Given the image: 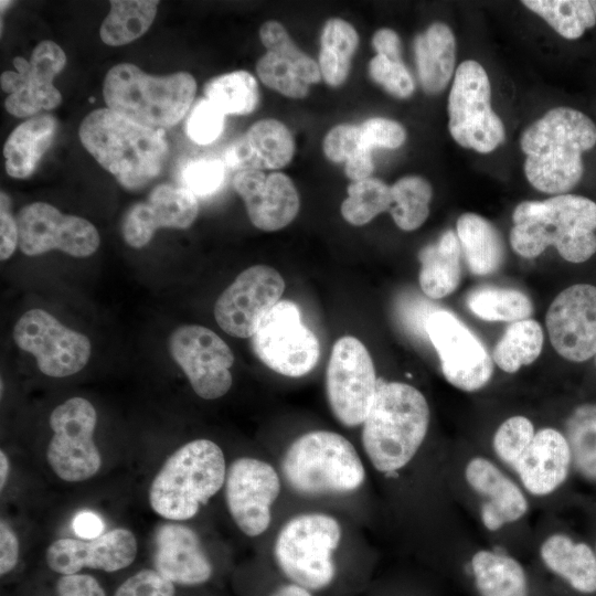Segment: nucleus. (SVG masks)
Masks as SVG:
<instances>
[{
	"instance_id": "obj_23",
	"label": "nucleus",
	"mask_w": 596,
	"mask_h": 596,
	"mask_svg": "<svg viewBox=\"0 0 596 596\" xmlns=\"http://www.w3.org/2000/svg\"><path fill=\"white\" fill-rule=\"evenodd\" d=\"M545 324L554 350L572 362L596 355V286L576 284L550 305Z\"/></svg>"
},
{
	"instance_id": "obj_7",
	"label": "nucleus",
	"mask_w": 596,
	"mask_h": 596,
	"mask_svg": "<svg viewBox=\"0 0 596 596\" xmlns=\"http://www.w3.org/2000/svg\"><path fill=\"white\" fill-rule=\"evenodd\" d=\"M225 458L210 439H195L173 453L152 480L150 505L168 520L193 518L224 485Z\"/></svg>"
},
{
	"instance_id": "obj_52",
	"label": "nucleus",
	"mask_w": 596,
	"mask_h": 596,
	"mask_svg": "<svg viewBox=\"0 0 596 596\" xmlns=\"http://www.w3.org/2000/svg\"><path fill=\"white\" fill-rule=\"evenodd\" d=\"M174 584L156 570H141L127 578L115 596H174Z\"/></svg>"
},
{
	"instance_id": "obj_3",
	"label": "nucleus",
	"mask_w": 596,
	"mask_h": 596,
	"mask_svg": "<svg viewBox=\"0 0 596 596\" xmlns=\"http://www.w3.org/2000/svg\"><path fill=\"white\" fill-rule=\"evenodd\" d=\"M596 143V126L577 109L557 107L531 124L522 134L524 173L536 190L565 194L582 179V153Z\"/></svg>"
},
{
	"instance_id": "obj_47",
	"label": "nucleus",
	"mask_w": 596,
	"mask_h": 596,
	"mask_svg": "<svg viewBox=\"0 0 596 596\" xmlns=\"http://www.w3.org/2000/svg\"><path fill=\"white\" fill-rule=\"evenodd\" d=\"M226 164L222 159L190 160L181 171V181L195 196L215 193L224 182Z\"/></svg>"
},
{
	"instance_id": "obj_25",
	"label": "nucleus",
	"mask_w": 596,
	"mask_h": 596,
	"mask_svg": "<svg viewBox=\"0 0 596 596\" xmlns=\"http://www.w3.org/2000/svg\"><path fill=\"white\" fill-rule=\"evenodd\" d=\"M198 213L196 196L188 189L159 184L146 201L128 209L121 222V234L129 246L141 248L158 228H188Z\"/></svg>"
},
{
	"instance_id": "obj_60",
	"label": "nucleus",
	"mask_w": 596,
	"mask_h": 596,
	"mask_svg": "<svg viewBox=\"0 0 596 596\" xmlns=\"http://www.w3.org/2000/svg\"><path fill=\"white\" fill-rule=\"evenodd\" d=\"M589 542L592 543V545H593V547H594V550L596 552V523H595V529L593 531V538H592V540H589Z\"/></svg>"
},
{
	"instance_id": "obj_1",
	"label": "nucleus",
	"mask_w": 596,
	"mask_h": 596,
	"mask_svg": "<svg viewBox=\"0 0 596 596\" xmlns=\"http://www.w3.org/2000/svg\"><path fill=\"white\" fill-rule=\"evenodd\" d=\"M445 477L456 507L475 521L485 543L518 556L531 552L532 501L515 477L477 447L447 456Z\"/></svg>"
},
{
	"instance_id": "obj_9",
	"label": "nucleus",
	"mask_w": 596,
	"mask_h": 596,
	"mask_svg": "<svg viewBox=\"0 0 596 596\" xmlns=\"http://www.w3.org/2000/svg\"><path fill=\"white\" fill-rule=\"evenodd\" d=\"M339 522L324 513L291 518L279 531L274 546L281 572L295 584L319 590L334 578L333 552L341 540Z\"/></svg>"
},
{
	"instance_id": "obj_30",
	"label": "nucleus",
	"mask_w": 596,
	"mask_h": 596,
	"mask_svg": "<svg viewBox=\"0 0 596 596\" xmlns=\"http://www.w3.org/2000/svg\"><path fill=\"white\" fill-rule=\"evenodd\" d=\"M56 130L57 123L49 114L33 116L14 128L3 147L7 173L15 179L30 177L52 145Z\"/></svg>"
},
{
	"instance_id": "obj_55",
	"label": "nucleus",
	"mask_w": 596,
	"mask_h": 596,
	"mask_svg": "<svg viewBox=\"0 0 596 596\" xmlns=\"http://www.w3.org/2000/svg\"><path fill=\"white\" fill-rule=\"evenodd\" d=\"M19 558V542L11 528L0 523V574L3 576L12 571Z\"/></svg>"
},
{
	"instance_id": "obj_54",
	"label": "nucleus",
	"mask_w": 596,
	"mask_h": 596,
	"mask_svg": "<svg viewBox=\"0 0 596 596\" xmlns=\"http://www.w3.org/2000/svg\"><path fill=\"white\" fill-rule=\"evenodd\" d=\"M56 596H106L99 583L87 574L62 575L56 582Z\"/></svg>"
},
{
	"instance_id": "obj_12",
	"label": "nucleus",
	"mask_w": 596,
	"mask_h": 596,
	"mask_svg": "<svg viewBox=\"0 0 596 596\" xmlns=\"http://www.w3.org/2000/svg\"><path fill=\"white\" fill-rule=\"evenodd\" d=\"M372 358L356 338L336 341L326 374V390L336 418L348 427L363 424L377 392Z\"/></svg>"
},
{
	"instance_id": "obj_29",
	"label": "nucleus",
	"mask_w": 596,
	"mask_h": 596,
	"mask_svg": "<svg viewBox=\"0 0 596 596\" xmlns=\"http://www.w3.org/2000/svg\"><path fill=\"white\" fill-rule=\"evenodd\" d=\"M295 153L290 130L276 119L253 124L224 153L226 167L242 170H276L287 166Z\"/></svg>"
},
{
	"instance_id": "obj_39",
	"label": "nucleus",
	"mask_w": 596,
	"mask_h": 596,
	"mask_svg": "<svg viewBox=\"0 0 596 596\" xmlns=\"http://www.w3.org/2000/svg\"><path fill=\"white\" fill-rule=\"evenodd\" d=\"M538 428L529 416L511 415L499 423L488 445L480 450L512 473L513 468L531 445Z\"/></svg>"
},
{
	"instance_id": "obj_28",
	"label": "nucleus",
	"mask_w": 596,
	"mask_h": 596,
	"mask_svg": "<svg viewBox=\"0 0 596 596\" xmlns=\"http://www.w3.org/2000/svg\"><path fill=\"white\" fill-rule=\"evenodd\" d=\"M155 570L173 584L195 586L212 576V564L189 526L163 523L155 534Z\"/></svg>"
},
{
	"instance_id": "obj_32",
	"label": "nucleus",
	"mask_w": 596,
	"mask_h": 596,
	"mask_svg": "<svg viewBox=\"0 0 596 596\" xmlns=\"http://www.w3.org/2000/svg\"><path fill=\"white\" fill-rule=\"evenodd\" d=\"M460 254L457 234L451 230L444 232L435 243L421 249L418 280L427 297L439 299L456 290L461 275Z\"/></svg>"
},
{
	"instance_id": "obj_56",
	"label": "nucleus",
	"mask_w": 596,
	"mask_h": 596,
	"mask_svg": "<svg viewBox=\"0 0 596 596\" xmlns=\"http://www.w3.org/2000/svg\"><path fill=\"white\" fill-rule=\"evenodd\" d=\"M372 45L377 53L376 55L394 62H402L401 40L395 31L387 28L377 30L372 38Z\"/></svg>"
},
{
	"instance_id": "obj_51",
	"label": "nucleus",
	"mask_w": 596,
	"mask_h": 596,
	"mask_svg": "<svg viewBox=\"0 0 596 596\" xmlns=\"http://www.w3.org/2000/svg\"><path fill=\"white\" fill-rule=\"evenodd\" d=\"M438 309L432 301L414 295L403 296L397 304V313L403 327L421 340H428L426 323L429 316Z\"/></svg>"
},
{
	"instance_id": "obj_22",
	"label": "nucleus",
	"mask_w": 596,
	"mask_h": 596,
	"mask_svg": "<svg viewBox=\"0 0 596 596\" xmlns=\"http://www.w3.org/2000/svg\"><path fill=\"white\" fill-rule=\"evenodd\" d=\"M279 492L278 473L268 462L242 457L231 464L225 479L226 504L246 535L257 536L267 530Z\"/></svg>"
},
{
	"instance_id": "obj_35",
	"label": "nucleus",
	"mask_w": 596,
	"mask_h": 596,
	"mask_svg": "<svg viewBox=\"0 0 596 596\" xmlns=\"http://www.w3.org/2000/svg\"><path fill=\"white\" fill-rule=\"evenodd\" d=\"M358 45L359 35L351 23L339 18L326 22L320 38L319 68L328 85L337 87L345 82Z\"/></svg>"
},
{
	"instance_id": "obj_21",
	"label": "nucleus",
	"mask_w": 596,
	"mask_h": 596,
	"mask_svg": "<svg viewBox=\"0 0 596 596\" xmlns=\"http://www.w3.org/2000/svg\"><path fill=\"white\" fill-rule=\"evenodd\" d=\"M531 553L546 573L573 592L596 595V552L589 540L546 517L534 526Z\"/></svg>"
},
{
	"instance_id": "obj_14",
	"label": "nucleus",
	"mask_w": 596,
	"mask_h": 596,
	"mask_svg": "<svg viewBox=\"0 0 596 596\" xmlns=\"http://www.w3.org/2000/svg\"><path fill=\"white\" fill-rule=\"evenodd\" d=\"M512 475L534 509L545 512L555 509L575 478L571 448L562 428L539 427Z\"/></svg>"
},
{
	"instance_id": "obj_38",
	"label": "nucleus",
	"mask_w": 596,
	"mask_h": 596,
	"mask_svg": "<svg viewBox=\"0 0 596 596\" xmlns=\"http://www.w3.org/2000/svg\"><path fill=\"white\" fill-rule=\"evenodd\" d=\"M326 157L336 163L344 162V171L352 181L370 178L374 170L371 149L361 139L360 127L341 124L331 128L323 139Z\"/></svg>"
},
{
	"instance_id": "obj_8",
	"label": "nucleus",
	"mask_w": 596,
	"mask_h": 596,
	"mask_svg": "<svg viewBox=\"0 0 596 596\" xmlns=\"http://www.w3.org/2000/svg\"><path fill=\"white\" fill-rule=\"evenodd\" d=\"M281 470L288 485L305 496L352 492L365 480L354 446L329 430L309 432L295 439L283 456Z\"/></svg>"
},
{
	"instance_id": "obj_15",
	"label": "nucleus",
	"mask_w": 596,
	"mask_h": 596,
	"mask_svg": "<svg viewBox=\"0 0 596 596\" xmlns=\"http://www.w3.org/2000/svg\"><path fill=\"white\" fill-rule=\"evenodd\" d=\"M426 332L449 384L472 393L489 383L493 365L486 347L453 312L440 308L434 311L427 320Z\"/></svg>"
},
{
	"instance_id": "obj_41",
	"label": "nucleus",
	"mask_w": 596,
	"mask_h": 596,
	"mask_svg": "<svg viewBox=\"0 0 596 596\" xmlns=\"http://www.w3.org/2000/svg\"><path fill=\"white\" fill-rule=\"evenodd\" d=\"M467 306L487 321L514 322L528 319L533 311L530 298L520 290L481 287L469 292Z\"/></svg>"
},
{
	"instance_id": "obj_44",
	"label": "nucleus",
	"mask_w": 596,
	"mask_h": 596,
	"mask_svg": "<svg viewBox=\"0 0 596 596\" xmlns=\"http://www.w3.org/2000/svg\"><path fill=\"white\" fill-rule=\"evenodd\" d=\"M348 195L340 210L343 219L355 226L369 223L392 205L391 187L371 177L349 184Z\"/></svg>"
},
{
	"instance_id": "obj_2",
	"label": "nucleus",
	"mask_w": 596,
	"mask_h": 596,
	"mask_svg": "<svg viewBox=\"0 0 596 596\" xmlns=\"http://www.w3.org/2000/svg\"><path fill=\"white\" fill-rule=\"evenodd\" d=\"M362 425V445L370 462L379 472L394 477L422 450L430 426L429 404L417 387L379 379Z\"/></svg>"
},
{
	"instance_id": "obj_45",
	"label": "nucleus",
	"mask_w": 596,
	"mask_h": 596,
	"mask_svg": "<svg viewBox=\"0 0 596 596\" xmlns=\"http://www.w3.org/2000/svg\"><path fill=\"white\" fill-rule=\"evenodd\" d=\"M259 38L269 52L289 62L308 85L321 79L319 64L298 49L280 22H265L259 29Z\"/></svg>"
},
{
	"instance_id": "obj_40",
	"label": "nucleus",
	"mask_w": 596,
	"mask_h": 596,
	"mask_svg": "<svg viewBox=\"0 0 596 596\" xmlns=\"http://www.w3.org/2000/svg\"><path fill=\"white\" fill-rule=\"evenodd\" d=\"M205 98L225 115H247L257 106L259 91L255 77L246 71H235L212 78L204 87Z\"/></svg>"
},
{
	"instance_id": "obj_13",
	"label": "nucleus",
	"mask_w": 596,
	"mask_h": 596,
	"mask_svg": "<svg viewBox=\"0 0 596 596\" xmlns=\"http://www.w3.org/2000/svg\"><path fill=\"white\" fill-rule=\"evenodd\" d=\"M96 422L94 406L83 397H72L51 413L50 426L54 434L46 457L61 479L84 481L99 470L102 459L93 439Z\"/></svg>"
},
{
	"instance_id": "obj_19",
	"label": "nucleus",
	"mask_w": 596,
	"mask_h": 596,
	"mask_svg": "<svg viewBox=\"0 0 596 596\" xmlns=\"http://www.w3.org/2000/svg\"><path fill=\"white\" fill-rule=\"evenodd\" d=\"M19 247L28 256H38L58 249L74 257L93 255L100 238L96 227L87 220L61 213L45 202L23 206L15 216Z\"/></svg>"
},
{
	"instance_id": "obj_17",
	"label": "nucleus",
	"mask_w": 596,
	"mask_h": 596,
	"mask_svg": "<svg viewBox=\"0 0 596 596\" xmlns=\"http://www.w3.org/2000/svg\"><path fill=\"white\" fill-rule=\"evenodd\" d=\"M66 55L51 40H43L33 49L30 61L17 56V72L6 71L0 76L1 89L8 93L4 100L9 114L31 118L41 110H51L62 103V95L53 79L64 68Z\"/></svg>"
},
{
	"instance_id": "obj_61",
	"label": "nucleus",
	"mask_w": 596,
	"mask_h": 596,
	"mask_svg": "<svg viewBox=\"0 0 596 596\" xmlns=\"http://www.w3.org/2000/svg\"><path fill=\"white\" fill-rule=\"evenodd\" d=\"M592 8L594 10L595 17H596V1H590Z\"/></svg>"
},
{
	"instance_id": "obj_46",
	"label": "nucleus",
	"mask_w": 596,
	"mask_h": 596,
	"mask_svg": "<svg viewBox=\"0 0 596 596\" xmlns=\"http://www.w3.org/2000/svg\"><path fill=\"white\" fill-rule=\"evenodd\" d=\"M260 81L269 88L295 99L307 96L309 85L298 71L286 60L267 51L256 63Z\"/></svg>"
},
{
	"instance_id": "obj_26",
	"label": "nucleus",
	"mask_w": 596,
	"mask_h": 596,
	"mask_svg": "<svg viewBox=\"0 0 596 596\" xmlns=\"http://www.w3.org/2000/svg\"><path fill=\"white\" fill-rule=\"evenodd\" d=\"M137 554V541L131 531L117 528L92 540L60 539L46 550L49 567L62 575L83 568L115 572L129 566Z\"/></svg>"
},
{
	"instance_id": "obj_20",
	"label": "nucleus",
	"mask_w": 596,
	"mask_h": 596,
	"mask_svg": "<svg viewBox=\"0 0 596 596\" xmlns=\"http://www.w3.org/2000/svg\"><path fill=\"white\" fill-rule=\"evenodd\" d=\"M284 290L285 280L275 268L252 266L219 296L214 306L215 320L230 336L253 337L265 315L280 301Z\"/></svg>"
},
{
	"instance_id": "obj_11",
	"label": "nucleus",
	"mask_w": 596,
	"mask_h": 596,
	"mask_svg": "<svg viewBox=\"0 0 596 596\" xmlns=\"http://www.w3.org/2000/svg\"><path fill=\"white\" fill-rule=\"evenodd\" d=\"M252 347L266 366L290 377L309 373L320 355L316 334L301 322L299 307L291 300L278 301L265 315Z\"/></svg>"
},
{
	"instance_id": "obj_43",
	"label": "nucleus",
	"mask_w": 596,
	"mask_h": 596,
	"mask_svg": "<svg viewBox=\"0 0 596 596\" xmlns=\"http://www.w3.org/2000/svg\"><path fill=\"white\" fill-rule=\"evenodd\" d=\"M522 3L543 18L567 40L582 36L596 24L590 1L586 0H525Z\"/></svg>"
},
{
	"instance_id": "obj_49",
	"label": "nucleus",
	"mask_w": 596,
	"mask_h": 596,
	"mask_svg": "<svg viewBox=\"0 0 596 596\" xmlns=\"http://www.w3.org/2000/svg\"><path fill=\"white\" fill-rule=\"evenodd\" d=\"M369 74L376 84L397 98H407L415 89L414 81L402 62L376 55L369 63Z\"/></svg>"
},
{
	"instance_id": "obj_50",
	"label": "nucleus",
	"mask_w": 596,
	"mask_h": 596,
	"mask_svg": "<svg viewBox=\"0 0 596 596\" xmlns=\"http://www.w3.org/2000/svg\"><path fill=\"white\" fill-rule=\"evenodd\" d=\"M362 142L369 148L395 149L406 139L404 127L397 121L374 117L363 121L360 126Z\"/></svg>"
},
{
	"instance_id": "obj_59",
	"label": "nucleus",
	"mask_w": 596,
	"mask_h": 596,
	"mask_svg": "<svg viewBox=\"0 0 596 596\" xmlns=\"http://www.w3.org/2000/svg\"><path fill=\"white\" fill-rule=\"evenodd\" d=\"M9 473V459L3 450L0 451V488L3 489Z\"/></svg>"
},
{
	"instance_id": "obj_36",
	"label": "nucleus",
	"mask_w": 596,
	"mask_h": 596,
	"mask_svg": "<svg viewBox=\"0 0 596 596\" xmlns=\"http://www.w3.org/2000/svg\"><path fill=\"white\" fill-rule=\"evenodd\" d=\"M159 1L114 0L99 29L100 40L121 46L142 36L152 24Z\"/></svg>"
},
{
	"instance_id": "obj_27",
	"label": "nucleus",
	"mask_w": 596,
	"mask_h": 596,
	"mask_svg": "<svg viewBox=\"0 0 596 596\" xmlns=\"http://www.w3.org/2000/svg\"><path fill=\"white\" fill-rule=\"evenodd\" d=\"M233 187L243 199L251 222L262 231L284 228L298 214V191L291 179L281 172L237 171Z\"/></svg>"
},
{
	"instance_id": "obj_33",
	"label": "nucleus",
	"mask_w": 596,
	"mask_h": 596,
	"mask_svg": "<svg viewBox=\"0 0 596 596\" xmlns=\"http://www.w3.org/2000/svg\"><path fill=\"white\" fill-rule=\"evenodd\" d=\"M456 231L472 274L483 276L499 269L504 257L503 242L489 221L476 213H465L458 217Z\"/></svg>"
},
{
	"instance_id": "obj_4",
	"label": "nucleus",
	"mask_w": 596,
	"mask_h": 596,
	"mask_svg": "<svg viewBox=\"0 0 596 596\" xmlns=\"http://www.w3.org/2000/svg\"><path fill=\"white\" fill-rule=\"evenodd\" d=\"M512 221L510 244L522 257L534 258L554 246L565 260L583 263L596 252V203L588 198L560 194L523 201Z\"/></svg>"
},
{
	"instance_id": "obj_10",
	"label": "nucleus",
	"mask_w": 596,
	"mask_h": 596,
	"mask_svg": "<svg viewBox=\"0 0 596 596\" xmlns=\"http://www.w3.org/2000/svg\"><path fill=\"white\" fill-rule=\"evenodd\" d=\"M491 87L485 68L473 60L456 70L448 97V128L457 143L480 153L504 141V126L491 107Z\"/></svg>"
},
{
	"instance_id": "obj_48",
	"label": "nucleus",
	"mask_w": 596,
	"mask_h": 596,
	"mask_svg": "<svg viewBox=\"0 0 596 596\" xmlns=\"http://www.w3.org/2000/svg\"><path fill=\"white\" fill-rule=\"evenodd\" d=\"M224 124L225 114L212 102L203 98L191 110L185 131L193 142L205 146L220 137Z\"/></svg>"
},
{
	"instance_id": "obj_18",
	"label": "nucleus",
	"mask_w": 596,
	"mask_h": 596,
	"mask_svg": "<svg viewBox=\"0 0 596 596\" xmlns=\"http://www.w3.org/2000/svg\"><path fill=\"white\" fill-rule=\"evenodd\" d=\"M169 349L200 397L215 400L228 392L234 355L214 331L198 324L181 326L171 333Z\"/></svg>"
},
{
	"instance_id": "obj_53",
	"label": "nucleus",
	"mask_w": 596,
	"mask_h": 596,
	"mask_svg": "<svg viewBox=\"0 0 596 596\" xmlns=\"http://www.w3.org/2000/svg\"><path fill=\"white\" fill-rule=\"evenodd\" d=\"M0 258L6 260L12 256L19 245V231L15 217L11 214V202L7 193H0Z\"/></svg>"
},
{
	"instance_id": "obj_24",
	"label": "nucleus",
	"mask_w": 596,
	"mask_h": 596,
	"mask_svg": "<svg viewBox=\"0 0 596 596\" xmlns=\"http://www.w3.org/2000/svg\"><path fill=\"white\" fill-rule=\"evenodd\" d=\"M477 596H532V578L520 556L479 543L470 534L453 550Z\"/></svg>"
},
{
	"instance_id": "obj_16",
	"label": "nucleus",
	"mask_w": 596,
	"mask_h": 596,
	"mask_svg": "<svg viewBox=\"0 0 596 596\" xmlns=\"http://www.w3.org/2000/svg\"><path fill=\"white\" fill-rule=\"evenodd\" d=\"M13 339L21 350L35 358L42 373L53 377L77 373L91 355L86 336L63 326L42 309H31L20 317Z\"/></svg>"
},
{
	"instance_id": "obj_5",
	"label": "nucleus",
	"mask_w": 596,
	"mask_h": 596,
	"mask_svg": "<svg viewBox=\"0 0 596 596\" xmlns=\"http://www.w3.org/2000/svg\"><path fill=\"white\" fill-rule=\"evenodd\" d=\"M78 137L95 160L130 191L140 190L156 179L169 153L158 130L107 107L91 111L82 120Z\"/></svg>"
},
{
	"instance_id": "obj_37",
	"label": "nucleus",
	"mask_w": 596,
	"mask_h": 596,
	"mask_svg": "<svg viewBox=\"0 0 596 596\" xmlns=\"http://www.w3.org/2000/svg\"><path fill=\"white\" fill-rule=\"evenodd\" d=\"M543 341V330L538 321L529 318L514 321L496 344L493 362L505 373H515L538 359Z\"/></svg>"
},
{
	"instance_id": "obj_34",
	"label": "nucleus",
	"mask_w": 596,
	"mask_h": 596,
	"mask_svg": "<svg viewBox=\"0 0 596 596\" xmlns=\"http://www.w3.org/2000/svg\"><path fill=\"white\" fill-rule=\"evenodd\" d=\"M562 430L571 448L575 478L596 488V403L575 405L565 416Z\"/></svg>"
},
{
	"instance_id": "obj_57",
	"label": "nucleus",
	"mask_w": 596,
	"mask_h": 596,
	"mask_svg": "<svg viewBox=\"0 0 596 596\" xmlns=\"http://www.w3.org/2000/svg\"><path fill=\"white\" fill-rule=\"evenodd\" d=\"M73 530L77 536L92 540L103 534L104 522L94 512L82 511L74 518Z\"/></svg>"
},
{
	"instance_id": "obj_42",
	"label": "nucleus",
	"mask_w": 596,
	"mask_h": 596,
	"mask_svg": "<svg viewBox=\"0 0 596 596\" xmlns=\"http://www.w3.org/2000/svg\"><path fill=\"white\" fill-rule=\"evenodd\" d=\"M391 195L392 205L389 211L401 230L414 231L424 224L433 195L427 180L418 175L401 178L391 187Z\"/></svg>"
},
{
	"instance_id": "obj_6",
	"label": "nucleus",
	"mask_w": 596,
	"mask_h": 596,
	"mask_svg": "<svg viewBox=\"0 0 596 596\" xmlns=\"http://www.w3.org/2000/svg\"><path fill=\"white\" fill-rule=\"evenodd\" d=\"M195 93L196 82L190 73L153 76L131 63L113 66L103 84L107 108L155 130L177 125Z\"/></svg>"
},
{
	"instance_id": "obj_58",
	"label": "nucleus",
	"mask_w": 596,
	"mask_h": 596,
	"mask_svg": "<svg viewBox=\"0 0 596 596\" xmlns=\"http://www.w3.org/2000/svg\"><path fill=\"white\" fill-rule=\"evenodd\" d=\"M272 596H312L310 590L295 583L278 587Z\"/></svg>"
},
{
	"instance_id": "obj_31",
	"label": "nucleus",
	"mask_w": 596,
	"mask_h": 596,
	"mask_svg": "<svg viewBox=\"0 0 596 596\" xmlns=\"http://www.w3.org/2000/svg\"><path fill=\"white\" fill-rule=\"evenodd\" d=\"M418 77L427 94H438L447 86L455 68L456 41L445 23L435 22L414 42Z\"/></svg>"
}]
</instances>
